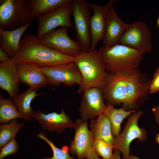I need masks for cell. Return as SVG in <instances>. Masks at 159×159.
I'll list each match as a JSON object with an SVG mask.
<instances>
[{"instance_id": "cell-15", "label": "cell", "mask_w": 159, "mask_h": 159, "mask_svg": "<svg viewBox=\"0 0 159 159\" xmlns=\"http://www.w3.org/2000/svg\"><path fill=\"white\" fill-rule=\"evenodd\" d=\"M130 24L123 22L118 17L113 5L107 14L102 40L104 46L109 47L118 43L120 39Z\"/></svg>"}, {"instance_id": "cell-10", "label": "cell", "mask_w": 159, "mask_h": 159, "mask_svg": "<svg viewBox=\"0 0 159 159\" xmlns=\"http://www.w3.org/2000/svg\"><path fill=\"white\" fill-rule=\"evenodd\" d=\"M41 68L50 85L58 86L62 84L71 87L81 83V75L74 62Z\"/></svg>"}, {"instance_id": "cell-16", "label": "cell", "mask_w": 159, "mask_h": 159, "mask_svg": "<svg viewBox=\"0 0 159 159\" xmlns=\"http://www.w3.org/2000/svg\"><path fill=\"white\" fill-rule=\"evenodd\" d=\"M117 1L110 0L104 6L88 3L93 13L90 19L91 50L96 49L98 42L102 40L107 14L111 6Z\"/></svg>"}, {"instance_id": "cell-25", "label": "cell", "mask_w": 159, "mask_h": 159, "mask_svg": "<svg viewBox=\"0 0 159 159\" xmlns=\"http://www.w3.org/2000/svg\"><path fill=\"white\" fill-rule=\"evenodd\" d=\"M24 123L25 121L19 123L17 119H14L8 123L0 125V149L10 140L15 139Z\"/></svg>"}, {"instance_id": "cell-33", "label": "cell", "mask_w": 159, "mask_h": 159, "mask_svg": "<svg viewBox=\"0 0 159 159\" xmlns=\"http://www.w3.org/2000/svg\"><path fill=\"white\" fill-rule=\"evenodd\" d=\"M129 159H140L137 156H134L132 154H131L130 156Z\"/></svg>"}, {"instance_id": "cell-32", "label": "cell", "mask_w": 159, "mask_h": 159, "mask_svg": "<svg viewBox=\"0 0 159 159\" xmlns=\"http://www.w3.org/2000/svg\"><path fill=\"white\" fill-rule=\"evenodd\" d=\"M120 152L118 150H114L113 156L109 159H121L120 156Z\"/></svg>"}, {"instance_id": "cell-28", "label": "cell", "mask_w": 159, "mask_h": 159, "mask_svg": "<svg viewBox=\"0 0 159 159\" xmlns=\"http://www.w3.org/2000/svg\"><path fill=\"white\" fill-rule=\"evenodd\" d=\"M19 150V146L15 139L11 140L0 149V159L16 154Z\"/></svg>"}, {"instance_id": "cell-13", "label": "cell", "mask_w": 159, "mask_h": 159, "mask_svg": "<svg viewBox=\"0 0 159 159\" xmlns=\"http://www.w3.org/2000/svg\"><path fill=\"white\" fill-rule=\"evenodd\" d=\"M79 112L81 118L87 121L103 113L107 105L101 90L97 88L87 89L82 93Z\"/></svg>"}, {"instance_id": "cell-31", "label": "cell", "mask_w": 159, "mask_h": 159, "mask_svg": "<svg viewBox=\"0 0 159 159\" xmlns=\"http://www.w3.org/2000/svg\"><path fill=\"white\" fill-rule=\"evenodd\" d=\"M152 111L155 115V121L159 125V105L153 107Z\"/></svg>"}, {"instance_id": "cell-18", "label": "cell", "mask_w": 159, "mask_h": 159, "mask_svg": "<svg viewBox=\"0 0 159 159\" xmlns=\"http://www.w3.org/2000/svg\"><path fill=\"white\" fill-rule=\"evenodd\" d=\"M17 70L20 82L27 85L33 90L48 84L41 67L32 63L17 64Z\"/></svg>"}, {"instance_id": "cell-7", "label": "cell", "mask_w": 159, "mask_h": 159, "mask_svg": "<svg viewBox=\"0 0 159 159\" xmlns=\"http://www.w3.org/2000/svg\"><path fill=\"white\" fill-rule=\"evenodd\" d=\"M74 122V135L69 147V152L78 159H100L94 150L87 121L79 118Z\"/></svg>"}, {"instance_id": "cell-23", "label": "cell", "mask_w": 159, "mask_h": 159, "mask_svg": "<svg viewBox=\"0 0 159 159\" xmlns=\"http://www.w3.org/2000/svg\"><path fill=\"white\" fill-rule=\"evenodd\" d=\"M72 0H31L33 18L49 13L59 7L71 5Z\"/></svg>"}, {"instance_id": "cell-20", "label": "cell", "mask_w": 159, "mask_h": 159, "mask_svg": "<svg viewBox=\"0 0 159 159\" xmlns=\"http://www.w3.org/2000/svg\"><path fill=\"white\" fill-rule=\"evenodd\" d=\"M90 131L93 141L102 139L114 146L116 138L113 135L110 122L103 113L95 119L90 120Z\"/></svg>"}, {"instance_id": "cell-36", "label": "cell", "mask_w": 159, "mask_h": 159, "mask_svg": "<svg viewBox=\"0 0 159 159\" xmlns=\"http://www.w3.org/2000/svg\"><path fill=\"white\" fill-rule=\"evenodd\" d=\"M158 48H159V45Z\"/></svg>"}, {"instance_id": "cell-6", "label": "cell", "mask_w": 159, "mask_h": 159, "mask_svg": "<svg viewBox=\"0 0 159 159\" xmlns=\"http://www.w3.org/2000/svg\"><path fill=\"white\" fill-rule=\"evenodd\" d=\"M71 9L76 41L82 51L89 52L91 50L90 7L84 0H74L71 4Z\"/></svg>"}, {"instance_id": "cell-9", "label": "cell", "mask_w": 159, "mask_h": 159, "mask_svg": "<svg viewBox=\"0 0 159 159\" xmlns=\"http://www.w3.org/2000/svg\"><path fill=\"white\" fill-rule=\"evenodd\" d=\"M143 114L142 111L139 110L131 115L122 132L115 138L114 149L122 152L123 159H129L130 145L133 140L138 139L139 141L143 142L147 139L145 130L138 125V120Z\"/></svg>"}, {"instance_id": "cell-14", "label": "cell", "mask_w": 159, "mask_h": 159, "mask_svg": "<svg viewBox=\"0 0 159 159\" xmlns=\"http://www.w3.org/2000/svg\"><path fill=\"white\" fill-rule=\"evenodd\" d=\"M32 117L40 124L43 130L49 132L55 131L61 134L67 128L74 129L75 126L74 122L63 108L59 113L54 112L46 114L38 110L34 112Z\"/></svg>"}, {"instance_id": "cell-24", "label": "cell", "mask_w": 159, "mask_h": 159, "mask_svg": "<svg viewBox=\"0 0 159 159\" xmlns=\"http://www.w3.org/2000/svg\"><path fill=\"white\" fill-rule=\"evenodd\" d=\"M17 119H22V117L14 104L13 100L11 98L5 99L0 93V122L8 123Z\"/></svg>"}, {"instance_id": "cell-5", "label": "cell", "mask_w": 159, "mask_h": 159, "mask_svg": "<svg viewBox=\"0 0 159 159\" xmlns=\"http://www.w3.org/2000/svg\"><path fill=\"white\" fill-rule=\"evenodd\" d=\"M31 0H4L0 6V28L12 30L32 23Z\"/></svg>"}, {"instance_id": "cell-8", "label": "cell", "mask_w": 159, "mask_h": 159, "mask_svg": "<svg viewBox=\"0 0 159 159\" xmlns=\"http://www.w3.org/2000/svg\"><path fill=\"white\" fill-rule=\"evenodd\" d=\"M152 35L147 23L139 20L130 24L118 43L135 49L143 55L152 49Z\"/></svg>"}, {"instance_id": "cell-35", "label": "cell", "mask_w": 159, "mask_h": 159, "mask_svg": "<svg viewBox=\"0 0 159 159\" xmlns=\"http://www.w3.org/2000/svg\"><path fill=\"white\" fill-rule=\"evenodd\" d=\"M157 24L158 26L159 27V17L158 19L157 20Z\"/></svg>"}, {"instance_id": "cell-29", "label": "cell", "mask_w": 159, "mask_h": 159, "mask_svg": "<svg viewBox=\"0 0 159 159\" xmlns=\"http://www.w3.org/2000/svg\"><path fill=\"white\" fill-rule=\"evenodd\" d=\"M159 91V67H158L153 74L149 88V93H155Z\"/></svg>"}, {"instance_id": "cell-21", "label": "cell", "mask_w": 159, "mask_h": 159, "mask_svg": "<svg viewBox=\"0 0 159 159\" xmlns=\"http://www.w3.org/2000/svg\"><path fill=\"white\" fill-rule=\"evenodd\" d=\"M39 89L33 90L29 88L24 92L18 93L13 98L14 104L22 118L26 122L30 121L32 118L34 110L31 106L32 101L37 96L42 95L36 92Z\"/></svg>"}, {"instance_id": "cell-12", "label": "cell", "mask_w": 159, "mask_h": 159, "mask_svg": "<svg viewBox=\"0 0 159 159\" xmlns=\"http://www.w3.org/2000/svg\"><path fill=\"white\" fill-rule=\"evenodd\" d=\"M39 40L49 47L69 56L75 57L81 51L78 42L69 37L66 27L48 32Z\"/></svg>"}, {"instance_id": "cell-26", "label": "cell", "mask_w": 159, "mask_h": 159, "mask_svg": "<svg viewBox=\"0 0 159 159\" xmlns=\"http://www.w3.org/2000/svg\"><path fill=\"white\" fill-rule=\"evenodd\" d=\"M36 136L45 142L53 151V155L52 157L43 158L41 159H75L73 157L70 155L68 147L65 146L61 149L58 148L52 141L49 139L45 132H39Z\"/></svg>"}, {"instance_id": "cell-30", "label": "cell", "mask_w": 159, "mask_h": 159, "mask_svg": "<svg viewBox=\"0 0 159 159\" xmlns=\"http://www.w3.org/2000/svg\"><path fill=\"white\" fill-rule=\"evenodd\" d=\"M11 58L7 52L0 47V62H3L9 60Z\"/></svg>"}, {"instance_id": "cell-17", "label": "cell", "mask_w": 159, "mask_h": 159, "mask_svg": "<svg viewBox=\"0 0 159 159\" xmlns=\"http://www.w3.org/2000/svg\"><path fill=\"white\" fill-rule=\"evenodd\" d=\"M17 64L13 59L0 62V87L6 91L10 98H14L19 93L20 83Z\"/></svg>"}, {"instance_id": "cell-1", "label": "cell", "mask_w": 159, "mask_h": 159, "mask_svg": "<svg viewBox=\"0 0 159 159\" xmlns=\"http://www.w3.org/2000/svg\"><path fill=\"white\" fill-rule=\"evenodd\" d=\"M152 80L139 68L107 73L101 90L106 104H122L127 110H135L148 97Z\"/></svg>"}, {"instance_id": "cell-19", "label": "cell", "mask_w": 159, "mask_h": 159, "mask_svg": "<svg viewBox=\"0 0 159 159\" xmlns=\"http://www.w3.org/2000/svg\"><path fill=\"white\" fill-rule=\"evenodd\" d=\"M30 24L27 23L12 30L0 28V47L7 52L11 58L14 57L19 51L21 37Z\"/></svg>"}, {"instance_id": "cell-34", "label": "cell", "mask_w": 159, "mask_h": 159, "mask_svg": "<svg viewBox=\"0 0 159 159\" xmlns=\"http://www.w3.org/2000/svg\"><path fill=\"white\" fill-rule=\"evenodd\" d=\"M155 140L156 143L159 144V133L158 134L156 135V137L155 138Z\"/></svg>"}, {"instance_id": "cell-27", "label": "cell", "mask_w": 159, "mask_h": 159, "mask_svg": "<svg viewBox=\"0 0 159 159\" xmlns=\"http://www.w3.org/2000/svg\"><path fill=\"white\" fill-rule=\"evenodd\" d=\"M93 146L96 154L103 159H109L113 156L114 146L107 142L102 139L96 140L93 141Z\"/></svg>"}, {"instance_id": "cell-2", "label": "cell", "mask_w": 159, "mask_h": 159, "mask_svg": "<svg viewBox=\"0 0 159 159\" xmlns=\"http://www.w3.org/2000/svg\"><path fill=\"white\" fill-rule=\"evenodd\" d=\"M11 58L17 64L32 63L44 67L74 62V57L46 46L35 35L25 34L21 39L19 51Z\"/></svg>"}, {"instance_id": "cell-3", "label": "cell", "mask_w": 159, "mask_h": 159, "mask_svg": "<svg viewBox=\"0 0 159 159\" xmlns=\"http://www.w3.org/2000/svg\"><path fill=\"white\" fill-rule=\"evenodd\" d=\"M74 62L82 76L81 83L77 91L78 94L92 88L102 89L107 73L99 50L81 51L74 57Z\"/></svg>"}, {"instance_id": "cell-4", "label": "cell", "mask_w": 159, "mask_h": 159, "mask_svg": "<svg viewBox=\"0 0 159 159\" xmlns=\"http://www.w3.org/2000/svg\"><path fill=\"white\" fill-rule=\"evenodd\" d=\"M107 72L114 73L138 68L144 59L137 50L117 43L113 46L101 47L99 49Z\"/></svg>"}, {"instance_id": "cell-11", "label": "cell", "mask_w": 159, "mask_h": 159, "mask_svg": "<svg viewBox=\"0 0 159 159\" xmlns=\"http://www.w3.org/2000/svg\"><path fill=\"white\" fill-rule=\"evenodd\" d=\"M71 4L59 7L38 16L37 18L38 21L37 37L40 39L45 34L59 26L74 28L71 21Z\"/></svg>"}, {"instance_id": "cell-22", "label": "cell", "mask_w": 159, "mask_h": 159, "mask_svg": "<svg viewBox=\"0 0 159 159\" xmlns=\"http://www.w3.org/2000/svg\"><path fill=\"white\" fill-rule=\"evenodd\" d=\"M136 112L135 110H127L122 107L116 109L111 104L107 105L103 113L106 116L110 122L112 134L115 138L120 134L121 124L123 120Z\"/></svg>"}]
</instances>
